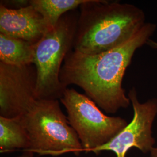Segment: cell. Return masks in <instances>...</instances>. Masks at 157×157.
<instances>
[{
	"label": "cell",
	"instance_id": "6da1fadb",
	"mask_svg": "<svg viewBox=\"0 0 157 157\" xmlns=\"http://www.w3.org/2000/svg\"><path fill=\"white\" fill-rule=\"evenodd\" d=\"M157 28L146 23L140 30L123 44L98 54L71 51L63 63L60 80L67 88L77 85L107 113H115L131 103L122 87L126 69L135 51L147 43Z\"/></svg>",
	"mask_w": 157,
	"mask_h": 157
},
{
	"label": "cell",
	"instance_id": "7a4b0ae2",
	"mask_svg": "<svg viewBox=\"0 0 157 157\" xmlns=\"http://www.w3.org/2000/svg\"><path fill=\"white\" fill-rule=\"evenodd\" d=\"M73 51L94 55L120 46L145 25V14L139 7L106 0H87L79 6Z\"/></svg>",
	"mask_w": 157,
	"mask_h": 157
},
{
	"label": "cell",
	"instance_id": "3957f363",
	"mask_svg": "<svg viewBox=\"0 0 157 157\" xmlns=\"http://www.w3.org/2000/svg\"><path fill=\"white\" fill-rule=\"evenodd\" d=\"M78 13L74 10L63 15L34 44L37 100H60L67 89L60 80V73L66 56L73 49Z\"/></svg>",
	"mask_w": 157,
	"mask_h": 157
},
{
	"label": "cell",
	"instance_id": "277c9868",
	"mask_svg": "<svg viewBox=\"0 0 157 157\" xmlns=\"http://www.w3.org/2000/svg\"><path fill=\"white\" fill-rule=\"evenodd\" d=\"M19 119L30 141L26 153L52 156L73 153L78 156L83 152L78 135L62 112L58 100H37Z\"/></svg>",
	"mask_w": 157,
	"mask_h": 157
},
{
	"label": "cell",
	"instance_id": "5b68a950",
	"mask_svg": "<svg viewBox=\"0 0 157 157\" xmlns=\"http://www.w3.org/2000/svg\"><path fill=\"white\" fill-rule=\"evenodd\" d=\"M67 112V120L76 132L83 152H91L103 146L128 125L124 118L109 117L89 97L73 88H67L60 99Z\"/></svg>",
	"mask_w": 157,
	"mask_h": 157
},
{
	"label": "cell",
	"instance_id": "8992f818",
	"mask_svg": "<svg viewBox=\"0 0 157 157\" xmlns=\"http://www.w3.org/2000/svg\"><path fill=\"white\" fill-rule=\"evenodd\" d=\"M128 97L133 109L132 120L111 140L96 148L92 152L98 155L104 151H110L117 157H125L133 147L144 153L151 152L154 148L155 139L152 136V127L157 115V99L152 98L141 103L134 87L129 90Z\"/></svg>",
	"mask_w": 157,
	"mask_h": 157
},
{
	"label": "cell",
	"instance_id": "52a82bcc",
	"mask_svg": "<svg viewBox=\"0 0 157 157\" xmlns=\"http://www.w3.org/2000/svg\"><path fill=\"white\" fill-rule=\"evenodd\" d=\"M36 69L34 64L15 67L0 62V117L25 115L37 100Z\"/></svg>",
	"mask_w": 157,
	"mask_h": 157
},
{
	"label": "cell",
	"instance_id": "ba28073f",
	"mask_svg": "<svg viewBox=\"0 0 157 157\" xmlns=\"http://www.w3.org/2000/svg\"><path fill=\"white\" fill-rule=\"evenodd\" d=\"M52 27L30 4L19 8L0 4V33L36 44Z\"/></svg>",
	"mask_w": 157,
	"mask_h": 157
},
{
	"label": "cell",
	"instance_id": "9c48e42d",
	"mask_svg": "<svg viewBox=\"0 0 157 157\" xmlns=\"http://www.w3.org/2000/svg\"><path fill=\"white\" fill-rule=\"evenodd\" d=\"M30 147L26 129L19 118L0 117V151L10 152L22 150L26 152Z\"/></svg>",
	"mask_w": 157,
	"mask_h": 157
},
{
	"label": "cell",
	"instance_id": "30bf717a",
	"mask_svg": "<svg viewBox=\"0 0 157 157\" xmlns=\"http://www.w3.org/2000/svg\"><path fill=\"white\" fill-rule=\"evenodd\" d=\"M34 45L0 33V62L24 67L33 64Z\"/></svg>",
	"mask_w": 157,
	"mask_h": 157
},
{
	"label": "cell",
	"instance_id": "8fae6325",
	"mask_svg": "<svg viewBox=\"0 0 157 157\" xmlns=\"http://www.w3.org/2000/svg\"><path fill=\"white\" fill-rule=\"evenodd\" d=\"M87 0H30L29 4L54 27L61 17L87 2Z\"/></svg>",
	"mask_w": 157,
	"mask_h": 157
},
{
	"label": "cell",
	"instance_id": "7c38bea8",
	"mask_svg": "<svg viewBox=\"0 0 157 157\" xmlns=\"http://www.w3.org/2000/svg\"><path fill=\"white\" fill-rule=\"evenodd\" d=\"M146 44L149 45L150 47H151L152 48L154 49H157V42L153 41L151 39H149L148 40V41L147 42Z\"/></svg>",
	"mask_w": 157,
	"mask_h": 157
},
{
	"label": "cell",
	"instance_id": "4fadbf2b",
	"mask_svg": "<svg viewBox=\"0 0 157 157\" xmlns=\"http://www.w3.org/2000/svg\"><path fill=\"white\" fill-rule=\"evenodd\" d=\"M157 157V147L153 148L151 151V157Z\"/></svg>",
	"mask_w": 157,
	"mask_h": 157
},
{
	"label": "cell",
	"instance_id": "5bb4252c",
	"mask_svg": "<svg viewBox=\"0 0 157 157\" xmlns=\"http://www.w3.org/2000/svg\"><path fill=\"white\" fill-rule=\"evenodd\" d=\"M30 155H32V154H29L28 155H23V156H20V157H30Z\"/></svg>",
	"mask_w": 157,
	"mask_h": 157
}]
</instances>
